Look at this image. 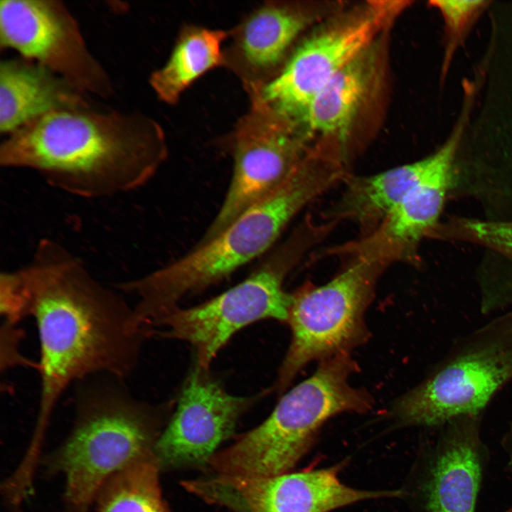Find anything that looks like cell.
<instances>
[{
	"label": "cell",
	"mask_w": 512,
	"mask_h": 512,
	"mask_svg": "<svg viewBox=\"0 0 512 512\" xmlns=\"http://www.w3.org/2000/svg\"><path fill=\"white\" fill-rule=\"evenodd\" d=\"M345 176L333 160L310 154L281 186L213 239L133 279L131 289L141 309L150 317L161 318L186 296L222 281L270 249L304 207Z\"/></svg>",
	"instance_id": "obj_3"
},
{
	"label": "cell",
	"mask_w": 512,
	"mask_h": 512,
	"mask_svg": "<svg viewBox=\"0 0 512 512\" xmlns=\"http://www.w3.org/2000/svg\"><path fill=\"white\" fill-rule=\"evenodd\" d=\"M229 31L197 26L183 28L166 63L152 73L149 84L158 98L176 104L182 93L208 70L224 65L223 43Z\"/></svg>",
	"instance_id": "obj_20"
},
{
	"label": "cell",
	"mask_w": 512,
	"mask_h": 512,
	"mask_svg": "<svg viewBox=\"0 0 512 512\" xmlns=\"http://www.w3.org/2000/svg\"><path fill=\"white\" fill-rule=\"evenodd\" d=\"M1 370L22 366L38 368L20 351V343L23 338V331L18 326L1 324Z\"/></svg>",
	"instance_id": "obj_24"
},
{
	"label": "cell",
	"mask_w": 512,
	"mask_h": 512,
	"mask_svg": "<svg viewBox=\"0 0 512 512\" xmlns=\"http://www.w3.org/2000/svg\"><path fill=\"white\" fill-rule=\"evenodd\" d=\"M431 237L477 244L512 259V221L454 217L439 223Z\"/></svg>",
	"instance_id": "obj_22"
},
{
	"label": "cell",
	"mask_w": 512,
	"mask_h": 512,
	"mask_svg": "<svg viewBox=\"0 0 512 512\" xmlns=\"http://www.w3.org/2000/svg\"><path fill=\"white\" fill-rule=\"evenodd\" d=\"M501 445L506 456V470L512 475V422L502 437Z\"/></svg>",
	"instance_id": "obj_26"
},
{
	"label": "cell",
	"mask_w": 512,
	"mask_h": 512,
	"mask_svg": "<svg viewBox=\"0 0 512 512\" xmlns=\"http://www.w3.org/2000/svg\"><path fill=\"white\" fill-rule=\"evenodd\" d=\"M17 270L39 339L40 397L28 447L38 453L66 389L96 375L125 379L152 330L134 307L53 240H41L31 261Z\"/></svg>",
	"instance_id": "obj_1"
},
{
	"label": "cell",
	"mask_w": 512,
	"mask_h": 512,
	"mask_svg": "<svg viewBox=\"0 0 512 512\" xmlns=\"http://www.w3.org/2000/svg\"><path fill=\"white\" fill-rule=\"evenodd\" d=\"M304 245V238L294 233L242 282L197 306L174 309L156 326L164 329L163 336L190 343L195 363L209 370L220 349L243 327L262 319L287 321L292 294L283 283Z\"/></svg>",
	"instance_id": "obj_8"
},
{
	"label": "cell",
	"mask_w": 512,
	"mask_h": 512,
	"mask_svg": "<svg viewBox=\"0 0 512 512\" xmlns=\"http://www.w3.org/2000/svg\"><path fill=\"white\" fill-rule=\"evenodd\" d=\"M502 512H512V506H511L510 508H507L506 510H505Z\"/></svg>",
	"instance_id": "obj_27"
},
{
	"label": "cell",
	"mask_w": 512,
	"mask_h": 512,
	"mask_svg": "<svg viewBox=\"0 0 512 512\" xmlns=\"http://www.w3.org/2000/svg\"><path fill=\"white\" fill-rule=\"evenodd\" d=\"M154 455L112 476L98 493L95 512H167Z\"/></svg>",
	"instance_id": "obj_21"
},
{
	"label": "cell",
	"mask_w": 512,
	"mask_h": 512,
	"mask_svg": "<svg viewBox=\"0 0 512 512\" xmlns=\"http://www.w3.org/2000/svg\"><path fill=\"white\" fill-rule=\"evenodd\" d=\"M124 380L96 375L75 383L74 425L51 463L64 479L68 512H90L112 476L154 455L157 410L134 398Z\"/></svg>",
	"instance_id": "obj_4"
},
{
	"label": "cell",
	"mask_w": 512,
	"mask_h": 512,
	"mask_svg": "<svg viewBox=\"0 0 512 512\" xmlns=\"http://www.w3.org/2000/svg\"><path fill=\"white\" fill-rule=\"evenodd\" d=\"M366 49L345 66L311 99L299 124L311 132L336 136L344 144L366 94L373 61Z\"/></svg>",
	"instance_id": "obj_19"
},
{
	"label": "cell",
	"mask_w": 512,
	"mask_h": 512,
	"mask_svg": "<svg viewBox=\"0 0 512 512\" xmlns=\"http://www.w3.org/2000/svg\"><path fill=\"white\" fill-rule=\"evenodd\" d=\"M388 266L373 259L352 258L328 282L292 294L287 321L292 338L274 386L279 393L311 361L349 353L366 340L364 315Z\"/></svg>",
	"instance_id": "obj_7"
},
{
	"label": "cell",
	"mask_w": 512,
	"mask_h": 512,
	"mask_svg": "<svg viewBox=\"0 0 512 512\" xmlns=\"http://www.w3.org/2000/svg\"><path fill=\"white\" fill-rule=\"evenodd\" d=\"M512 380V311L502 313L457 340L418 385L396 400L404 424L441 427L466 415H484Z\"/></svg>",
	"instance_id": "obj_6"
},
{
	"label": "cell",
	"mask_w": 512,
	"mask_h": 512,
	"mask_svg": "<svg viewBox=\"0 0 512 512\" xmlns=\"http://www.w3.org/2000/svg\"><path fill=\"white\" fill-rule=\"evenodd\" d=\"M357 370L349 353L320 361L309 378L280 398L263 422L215 453L208 464L220 476L269 477L289 472L329 418L371 408L369 393L349 383Z\"/></svg>",
	"instance_id": "obj_5"
},
{
	"label": "cell",
	"mask_w": 512,
	"mask_h": 512,
	"mask_svg": "<svg viewBox=\"0 0 512 512\" xmlns=\"http://www.w3.org/2000/svg\"><path fill=\"white\" fill-rule=\"evenodd\" d=\"M482 417L462 415L439 427L421 484L424 512H475L489 455Z\"/></svg>",
	"instance_id": "obj_15"
},
{
	"label": "cell",
	"mask_w": 512,
	"mask_h": 512,
	"mask_svg": "<svg viewBox=\"0 0 512 512\" xmlns=\"http://www.w3.org/2000/svg\"><path fill=\"white\" fill-rule=\"evenodd\" d=\"M430 160L429 156L373 175L347 176L331 216L356 222L372 232L418 183Z\"/></svg>",
	"instance_id": "obj_18"
},
{
	"label": "cell",
	"mask_w": 512,
	"mask_h": 512,
	"mask_svg": "<svg viewBox=\"0 0 512 512\" xmlns=\"http://www.w3.org/2000/svg\"><path fill=\"white\" fill-rule=\"evenodd\" d=\"M168 155L161 126L139 112L56 110L6 135L0 164L36 171L69 194L102 198L147 183Z\"/></svg>",
	"instance_id": "obj_2"
},
{
	"label": "cell",
	"mask_w": 512,
	"mask_h": 512,
	"mask_svg": "<svg viewBox=\"0 0 512 512\" xmlns=\"http://www.w3.org/2000/svg\"><path fill=\"white\" fill-rule=\"evenodd\" d=\"M447 23L450 31L455 33L463 29L471 17L483 6V1H433Z\"/></svg>",
	"instance_id": "obj_25"
},
{
	"label": "cell",
	"mask_w": 512,
	"mask_h": 512,
	"mask_svg": "<svg viewBox=\"0 0 512 512\" xmlns=\"http://www.w3.org/2000/svg\"><path fill=\"white\" fill-rule=\"evenodd\" d=\"M461 129L430 155V164L418 183L363 238L334 250L352 258L364 257L387 265L393 262L417 261V249L439 223L453 174Z\"/></svg>",
	"instance_id": "obj_14"
},
{
	"label": "cell",
	"mask_w": 512,
	"mask_h": 512,
	"mask_svg": "<svg viewBox=\"0 0 512 512\" xmlns=\"http://www.w3.org/2000/svg\"><path fill=\"white\" fill-rule=\"evenodd\" d=\"M202 496L243 512H329L363 500L397 497L401 491H363L338 477L336 467L269 477L220 476L203 481Z\"/></svg>",
	"instance_id": "obj_13"
},
{
	"label": "cell",
	"mask_w": 512,
	"mask_h": 512,
	"mask_svg": "<svg viewBox=\"0 0 512 512\" xmlns=\"http://www.w3.org/2000/svg\"><path fill=\"white\" fill-rule=\"evenodd\" d=\"M1 324L18 326L29 315V307L18 270L2 272L0 278Z\"/></svg>",
	"instance_id": "obj_23"
},
{
	"label": "cell",
	"mask_w": 512,
	"mask_h": 512,
	"mask_svg": "<svg viewBox=\"0 0 512 512\" xmlns=\"http://www.w3.org/2000/svg\"><path fill=\"white\" fill-rule=\"evenodd\" d=\"M248 92V111L231 135L232 178L219 211L196 244L213 239L247 208L281 186L309 156L297 127L261 97Z\"/></svg>",
	"instance_id": "obj_9"
},
{
	"label": "cell",
	"mask_w": 512,
	"mask_h": 512,
	"mask_svg": "<svg viewBox=\"0 0 512 512\" xmlns=\"http://www.w3.org/2000/svg\"><path fill=\"white\" fill-rule=\"evenodd\" d=\"M383 15L363 17L320 31L304 41L279 73L257 90L275 112L296 127L315 95L368 49Z\"/></svg>",
	"instance_id": "obj_11"
},
{
	"label": "cell",
	"mask_w": 512,
	"mask_h": 512,
	"mask_svg": "<svg viewBox=\"0 0 512 512\" xmlns=\"http://www.w3.org/2000/svg\"><path fill=\"white\" fill-rule=\"evenodd\" d=\"M255 400L233 395L196 363L183 386L176 410L156 439L153 454L159 468L208 462Z\"/></svg>",
	"instance_id": "obj_12"
},
{
	"label": "cell",
	"mask_w": 512,
	"mask_h": 512,
	"mask_svg": "<svg viewBox=\"0 0 512 512\" xmlns=\"http://www.w3.org/2000/svg\"><path fill=\"white\" fill-rule=\"evenodd\" d=\"M306 23V16L297 8L267 1L229 31L223 66L238 75L245 90L262 87L281 70Z\"/></svg>",
	"instance_id": "obj_16"
},
{
	"label": "cell",
	"mask_w": 512,
	"mask_h": 512,
	"mask_svg": "<svg viewBox=\"0 0 512 512\" xmlns=\"http://www.w3.org/2000/svg\"><path fill=\"white\" fill-rule=\"evenodd\" d=\"M0 46L16 50L86 94L108 99L114 93L108 73L60 1L1 0Z\"/></svg>",
	"instance_id": "obj_10"
},
{
	"label": "cell",
	"mask_w": 512,
	"mask_h": 512,
	"mask_svg": "<svg viewBox=\"0 0 512 512\" xmlns=\"http://www.w3.org/2000/svg\"><path fill=\"white\" fill-rule=\"evenodd\" d=\"M86 93L23 57L0 62V132L8 135L49 112L92 107Z\"/></svg>",
	"instance_id": "obj_17"
}]
</instances>
